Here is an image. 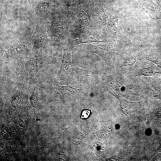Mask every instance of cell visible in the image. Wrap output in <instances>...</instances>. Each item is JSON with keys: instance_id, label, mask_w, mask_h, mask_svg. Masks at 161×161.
Returning <instances> with one entry per match:
<instances>
[{"instance_id": "2e32d148", "label": "cell", "mask_w": 161, "mask_h": 161, "mask_svg": "<svg viewBox=\"0 0 161 161\" xmlns=\"http://www.w3.org/2000/svg\"></svg>"}, {"instance_id": "5bb4252c", "label": "cell", "mask_w": 161, "mask_h": 161, "mask_svg": "<svg viewBox=\"0 0 161 161\" xmlns=\"http://www.w3.org/2000/svg\"><path fill=\"white\" fill-rule=\"evenodd\" d=\"M49 3L46 1L39 4L37 7L38 10L41 12H45L49 10L50 7Z\"/></svg>"}, {"instance_id": "4fadbf2b", "label": "cell", "mask_w": 161, "mask_h": 161, "mask_svg": "<svg viewBox=\"0 0 161 161\" xmlns=\"http://www.w3.org/2000/svg\"><path fill=\"white\" fill-rule=\"evenodd\" d=\"M111 123L110 122H105L102 125L103 127H101L102 129L100 130V133L102 136V137L106 140V143H107V139L113 130L112 127L109 126Z\"/></svg>"}, {"instance_id": "ba28073f", "label": "cell", "mask_w": 161, "mask_h": 161, "mask_svg": "<svg viewBox=\"0 0 161 161\" xmlns=\"http://www.w3.org/2000/svg\"><path fill=\"white\" fill-rule=\"evenodd\" d=\"M28 46L26 43H21L9 46L1 52V60L2 61L21 60L20 57L27 51Z\"/></svg>"}, {"instance_id": "7c38bea8", "label": "cell", "mask_w": 161, "mask_h": 161, "mask_svg": "<svg viewBox=\"0 0 161 161\" xmlns=\"http://www.w3.org/2000/svg\"><path fill=\"white\" fill-rule=\"evenodd\" d=\"M72 68L73 76H75L78 82L80 83L86 76H89L96 78L95 76L89 75V72H92V70L89 69H82L74 65H72Z\"/></svg>"}, {"instance_id": "8992f818", "label": "cell", "mask_w": 161, "mask_h": 161, "mask_svg": "<svg viewBox=\"0 0 161 161\" xmlns=\"http://www.w3.org/2000/svg\"><path fill=\"white\" fill-rule=\"evenodd\" d=\"M29 40L33 50L37 52L45 50H50L45 25L38 20L35 31Z\"/></svg>"}, {"instance_id": "8fae6325", "label": "cell", "mask_w": 161, "mask_h": 161, "mask_svg": "<svg viewBox=\"0 0 161 161\" xmlns=\"http://www.w3.org/2000/svg\"><path fill=\"white\" fill-rule=\"evenodd\" d=\"M32 88L30 97L31 104L35 108H40L42 104L43 95L45 91L44 88L34 82Z\"/></svg>"}, {"instance_id": "6da1fadb", "label": "cell", "mask_w": 161, "mask_h": 161, "mask_svg": "<svg viewBox=\"0 0 161 161\" xmlns=\"http://www.w3.org/2000/svg\"><path fill=\"white\" fill-rule=\"evenodd\" d=\"M61 62V59L56 53L50 56L14 62L13 64L18 74L23 80L32 81L36 74L43 67L52 64L59 66Z\"/></svg>"}, {"instance_id": "52a82bcc", "label": "cell", "mask_w": 161, "mask_h": 161, "mask_svg": "<svg viewBox=\"0 0 161 161\" xmlns=\"http://www.w3.org/2000/svg\"><path fill=\"white\" fill-rule=\"evenodd\" d=\"M135 64L133 67L128 69L129 71L126 72L127 74L130 77L150 76L154 75L156 73L161 74V70L156 67L154 63L148 61H141Z\"/></svg>"}, {"instance_id": "30bf717a", "label": "cell", "mask_w": 161, "mask_h": 161, "mask_svg": "<svg viewBox=\"0 0 161 161\" xmlns=\"http://www.w3.org/2000/svg\"><path fill=\"white\" fill-rule=\"evenodd\" d=\"M53 86L60 97L64 101L72 98L82 90L73 88L69 86L61 85L55 82Z\"/></svg>"}, {"instance_id": "277c9868", "label": "cell", "mask_w": 161, "mask_h": 161, "mask_svg": "<svg viewBox=\"0 0 161 161\" xmlns=\"http://www.w3.org/2000/svg\"><path fill=\"white\" fill-rule=\"evenodd\" d=\"M63 48L62 61L55 82L61 85H67L72 81L73 76L72 65L71 62L72 49L69 43L63 45Z\"/></svg>"}, {"instance_id": "7a4b0ae2", "label": "cell", "mask_w": 161, "mask_h": 161, "mask_svg": "<svg viewBox=\"0 0 161 161\" xmlns=\"http://www.w3.org/2000/svg\"><path fill=\"white\" fill-rule=\"evenodd\" d=\"M100 83L112 88L122 95H131L141 97L137 86L133 79L126 74L120 72L114 76L108 75L105 73L98 77Z\"/></svg>"}, {"instance_id": "5b68a950", "label": "cell", "mask_w": 161, "mask_h": 161, "mask_svg": "<svg viewBox=\"0 0 161 161\" xmlns=\"http://www.w3.org/2000/svg\"><path fill=\"white\" fill-rule=\"evenodd\" d=\"M90 50L102 57L107 65L114 68L115 60L121 49L118 44L109 45H94L87 44Z\"/></svg>"}, {"instance_id": "9a60e30c", "label": "cell", "mask_w": 161, "mask_h": 161, "mask_svg": "<svg viewBox=\"0 0 161 161\" xmlns=\"http://www.w3.org/2000/svg\"><path fill=\"white\" fill-rule=\"evenodd\" d=\"M90 114V112L88 110H85L83 111L81 116V118H87L89 116Z\"/></svg>"}, {"instance_id": "9c48e42d", "label": "cell", "mask_w": 161, "mask_h": 161, "mask_svg": "<svg viewBox=\"0 0 161 161\" xmlns=\"http://www.w3.org/2000/svg\"><path fill=\"white\" fill-rule=\"evenodd\" d=\"M103 89L114 96L120 101L121 109L123 112L128 117L131 114L135 112L141 106L143 101L140 102H131L126 100L120 96L116 94L110 87L106 86H101Z\"/></svg>"}, {"instance_id": "3957f363", "label": "cell", "mask_w": 161, "mask_h": 161, "mask_svg": "<svg viewBox=\"0 0 161 161\" xmlns=\"http://www.w3.org/2000/svg\"><path fill=\"white\" fill-rule=\"evenodd\" d=\"M132 78L142 97L161 99V87L153 78L142 76Z\"/></svg>"}]
</instances>
